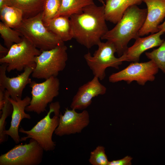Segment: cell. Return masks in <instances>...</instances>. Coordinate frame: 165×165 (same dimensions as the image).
<instances>
[{"label": "cell", "mask_w": 165, "mask_h": 165, "mask_svg": "<svg viewBox=\"0 0 165 165\" xmlns=\"http://www.w3.org/2000/svg\"><path fill=\"white\" fill-rule=\"evenodd\" d=\"M69 18L73 38L88 49L97 45L108 30L104 5H88L83 8L82 13L73 14Z\"/></svg>", "instance_id": "1"}, {"label": "cell", "mask_w": 165, "mask_h": 165, "mask_svg": "<svg viewBox=\"0 0 165 165\" xmlns=\"http://www.w3.org/2000/svg\"><path fill=\"white\" fill-rule=\"evenodd\" d=\"M147 9H141L137 5L129 7L121 19L112 29L108 30L101 38L112 43L118 56H121L132 39L140 37L139 31L146 18Z\"/></svg>", "instance_id": "2"}, {"label": "cell", "mask_w": 165, "mask_h": 165, "mask_svg": "<svg viewBox=\"0 0 165 165\" xmlns=\"http://www.w3.org/2000/svg\"><path fill=\"white\" fill-rule=\"evenodd\" d=\"M14 29L41 51L64 44L45 26L42 19V12L35 16L24 18L19 25Z\"/></svg>", "instance_id": "3"}, {"label": "cell", "mask_w": 165, "mask_h": 165, "mask_svg": "<svg viewBox=\"0 0 165 165\" xmlns=\"http://www.w3.org/2000/svg\"><path fill=\"white\" fill-rule=\"evenodd\" d=\"M58 101L51 102L49 105V110L47 115L29 130L20 128L19 132L27 135L22 137L20 141H25L28 138L35 140L46 151L53 150L56 144L52 140V135L58 126L60 108Z\"/></svg>", "instance_id": "4"}, {"label": "cell", "mask_w": 165, "mask_h": 165, "mask_svg": "<svg viewBox=\"0 0 165 165\" xmlns=\"http://www.w3.org/2000/svg\"><path fill=\"white\" fill-rule=\"evenodd\" d=\"M67 47L64 44L42 51L35 60V67L32 74L34 78L46 79L57 77L64 70L68 59Z\"/></svg>", "instance_id": "5"}, {"label": "cell", "mask_w": 165, "mask_h": 165, "mask_svg": "<svg viewBox=\"0 0 165 165\" xmlns=\"http://www.w3.org/2000/svg\"><path fill=\"white\" fill-rule=\"evenodd\" d=\"M42 51L22 37L20 42L12 45L7 54L0 58V63L7 64L6 71H21L29 67H35V60Z\"/></svg>", "instance_id": "6"}, {"label": "cell", "mask_w": 165, "mask_h": 165, "mask_svg": "<svg viewBox=\"0 0 165 165\" xmlns=\"http://www.w3.org/2000/svg\"><path fill=\"white\" fill-rule=\"evenodd\" d=\"M97 46L98 49L92 56L88 52L84 55V57L94 76L102 80L105 77V71L107 68L111 67L118 69L123 61L121 56L119 58L115 57L116 50L110 42L101 41Z\"/></svg>", "instance_id": "7"}, {"label": "cell", "mask_w": 165, "mask_h": 165, "mask_svg": "<svg viewBox=\"0 0 165 165\" xmlns=\"http://www.w3.org/2000/svg\"><path fill=\"white\" fill-rule=\"evenodd\" d=\"M60 86L59 80L57 77H51L41 83L31 81L30 86L32 98L25 111L38 115L46 111L48 104L59 95Z\"/></svg>", "instance_id": "8"}, {"label": "cell", "mask_w": 165, "mask_h": 165, "mask_svg": "<svg viewBox=\"0 0 165 165\" xmlns=\"http://www.w3.org/2000/svg\"><path fill=\"white\" fill-rule=\"evenodd\" d=\"M44 149L34 139L16 145L0 156V165H38L42 161Z\"/></svg>", "instance_id": "9"}, {"label": "cell", "mask_w": 165, "mask_h": 165, "mask_svg": "<svg viewBox=\"0 0 165 165\" xmlns=\"http://www.w3.org/2000/svg\"><path fill=\"white\" fill-rule=\"evenodd\" d=\"M159 69L151 60L144 62H132L123 69L112 74L109 81L112 83L124 81L128 84L135 81L138 84L144 86L148 81L154 80Z\"/></svg>", "instance_id": "10"}, {"label": "cell", "mask_w": 165, "mask_h": 165, "mask_svg": "<svg viewBox=\"0 0 165 165\" xmlns=\"http://www.w3.org/2000/svg\"><path fill=\"white\" fill-rule=\"evenodd\" d=\"M90 122L89 114L86 110L78 113L74 109L70 110L67 108L63 115L60 113L59 124L54 133L61 137L80 133L88 126Z\"/></svg>", "instance_id": "11"}, {"label": "cell", "mask_w": 165, "mask_h": 165, "mask_svg": "<svg viewBox=\"0 0 165 165\" xmlns=\"http://www.w3.org/2000/svg\"><path fill=\"white\" fill-rule=\"evenodd\" d=\"M7 66V64L5 63L0 66V89L7 90L10 97L16 101L21 99L24 89L27 85L31 82L29 77L35 67H26L20 75L10 78L6 74Z\"/></svg>", "instance_id": "12"}, {"label": "cell", "mask_w": 165, "mask_h": 165, "mask_svg": "<svg viewBox=\"0 0 165 165\" xmlns=\"http://www.w3.org/2000/svg\"><path fill=\"white\" fill-rule=\"evenodd\" d=\"M99 79L94 76L91 80L79 88L72 99L70 105L71 109L84 110L91 104L93 98L106 93V87L100 82Z\"/></svg>", "instance_id": "13"}, {"label": "cell", "mask_w": 165, "mask_h": 165, "mask_svg": "<svg viewBox=\"0 0 165 165\" xmlns=\"http://www.w3.org/2000/svg\"><path fill=\"white\" fill-rule=\"evenodd\" d=\"M143 2L147 7V14L139 31L140 36L158 32V27L165 18V0H143Z\"/></svg>", "instance_id": "14"}, {"label": "cell", "mask_w": 165, "mask_h": 165, "mask_svg": "<svg viewBox=\"0 0 165 165\" xmlns=\"http://www.w3.org/2000/svg\"><path fill=\"white\" fill-rule=\"evenodd\" d=\"M164 33L160 31L147 36L136 38L134 44L128 47L121 56L123 61L138 62L143 53L151 48L159 46L163 43L164 40L161 39L160 36Z\"/></svg>", "instance_id": "15"}, {"label": "cell", "mask_w": 165, "mask_h": 165, "mask_svg": "<svg viewBox=\"0 0 165 165\" xmlns=\"http://www.w3.org/2000/svg\"><path fill=\"white\" fill-rule=\"evenodd\" d=\"M9 100L12 104L13 110L10 126L8 130H6L4 133L9 135L13 140L16 144L20 141L19 134V127L20 123L24 119H30L31 116L29 114L25 112L26 107L30 103L31 98L26 96L23 99L14 100L10 97Z\"/></svg>", "instance_id": "16"}, {"label": "cell", "mask_w": 165, "mask_h": 165, "mask_svg": "<svg viewBox=\"0 0 165 165\" xmlns=\"http://www.w3.org/2000/svg\"><path fill=\"white\" fill-rule=\"evenodd\" d=\"M143 1V0H107L105 5L106 20L116 24L129 7L134 5H140Z\"/></svg>", "instance_id": "17"}, {"label": "cell", "mask_w": 165, "mask_h": 165, "mask_svg": "<svg viewBox=\"0 0 165 165\" xmlns=\"http://www.w3.org/2000/svg\"><path fill=\"white\" fill-rule=\"evenodd\" d=\"M48 29L62 41H67L73 38L69 17L65 16L55 17L44 23Z\"/></svg>", "instance_id": "18"}, {"label": "cell", "mask_w": 165, "mask_h": 165, "mask_svg": "<svg viewBox=\"0 0 165 165\" xmlns=\"http://www.w3.org/2000/svg\"><path fill=\"white\" fill-rule=\"evenodd\" d=\"M10 6L21 9L24 18L32 17L43 11L45 0H9Z\"/></svg>", "instance_id": "19"}, {"label": "cell", "mask_w": 165, "mask_h": 165, "mask_svg": "<svg viewBox=\"0 0 165 165\" xmlns=\"http://www.w3.org/2000/svg\"><path fill=\"white\" fill-rule=\"evenodd\" d=\"M0 9L1 21L12 28L17 27L24 19L22 11L14 6L4 5Z\"/></svg>", "instance_id": "20"}, {"label": "cell", "mask_w": 165, "mask_h": 165, "mask_svg": "<svg viewBox=\"0 0 165 165\" xmlns=\"http://www.w3.org/2000/svg\"><path fill=\"white\" fill-rule=\"evenodd\" d=\"M94 3L93 0H62L59 10L54 17L61 16L70 17L82 13L84 7Z\"/></svg>", "instance_id": "21"}, {"label": "cell", "mask_w": 165, "mask_h": 165, "mask_svg": "<svg viewBox=\"0 0 165 165\" xmlns=\"http://www.w3.org/2000/svg\"><path fill=\"white\" fill-rule=\"evenodd\" d=\"M0 34L5 45L9 49L13 44L19 43L22 40V37L18 31L2 21L0 22Z\"/></svg>", "instance_id": "22"}, {"label": "cell", "mask_w": 165, "mask_h": 165, "mask_svg": "<svg viewBox=\"0 0 165 165\" xmlns=\"http://www.w3.org/2000/svg\"><path fill=\"white\" fill-rule=\"evenodd\" d=\"M10 97L8 92L6 90L5 103L2 110V116L0 119V143L1 144L6 141L7 136L4 132L6 125V119L12 113L13 107L9 98Z\"/></svg>", "instance_id": "23"}, {"label": "cell", "mask_w": 165, "mask_h": 165, "mask_svg": "<svg viewBox=\"0 0 165 165\" xmlns=\"http://www.w3.org/2000/svg\"><path fill=\"white\" fill-rule=\"evenodd\" d=\"M146 57L153 61L159 69L165 73V40L156 49H154L151 52L145 53Z\"/></svg>", "instance_id": "24"}, {"label": "cell", "mask_w": 165, "mask_h": 165, "mask_svg": "<svg viewBox=\"0 0 165 165\" xmlns=\"http://www.w3.org/2000/svg\"><path fill=\"white\" fill-rule=\"evenodd\" d=\"M62 0H45L42 19L44 23L54 18L58 12Z\"/></svg>", "instance_id": "25"}, {"label": "cell", "mask_w": 165, "mask_h": 165, "mask_svg": "<svg viewBox=\"0 0 165 165\" xmlns=\"http://www.w3.org/2000/svg\"><path fill=\"white\" fill-rule=\"evenodd\" d=\"M90 163L92 165H108V161L105 147L98 146L90 152Z\"/></svg>", "instance_id": "26"}, {"label": "cell", "mask_w": 165, "mask_h": 165, "mask_svg": "<svg viewBox=\"0 0 165 165\" xmlns=\"http://www.w3.org/2000/svg\"><path fill=\"white\" fill-rule=\"evenodd\" d=\"M132 158L127 156L122 159L109 161L108 165H130Z\"/></svg>", "instance_id": "27"}, {"label": "cell", "mask_w": 165, "mask_h": 165, "mask_svg": "<svg viewBox=\"0 0 165 165\" xmlns=\"http://www.w3.org/2000/svg\"><path fill=\"white\" fill-rule=\"evenodd\" d=\"M6 90L0 89V110H2L5 103Z\"/></svg>", "instance_id": "28"}, {"label": "cell", "mask_w": 165, "mask_h": 165, "mask_svg": "<svg viewBox=\"0 0 165 165\" xmlns=\"http://www.w3.org/2000/svg\"><path fill=\"white\" fill-rule=\"evenodd\" d=\"M9 49L0 44V58L5 56L8 53Z\"/></svg>", "instance_id": "29"}, {"label": "cell", "mask_w": 165, "mask_h": 165, "mask_svg": "<svg viewBox=\"0 0 165 165\" xmlns=\"http://www.w3.org/2000/svg\"><path fill=\"white\" fill-rule=\"evenodd\" d=\"M159 31H163L165 32V20L163 23L160 24L158 27Z\"/></svg>", "instance_id": "30"}, {"label": "cell", "mask_w": 165, "mask_h": 165, "mask_svg": "<svg viewBox=\"0 0 165 165\" xmlns=\"http://www.w3.org/2000/svg\"><path fill=\"white\" fill-rule=\"evenodd\" d=\"M98 0L100 2L102 3V4L103 5H105V2L103 0Z\"/></svg>", "instance_id": "31"}, {"label": "cell", "mask_w": 165, "mask_h": 165, "mask_svg": "<svg viewBox=\"0 0 165 165\" xmlns=\"http://www.w3.org/2000/svg\"><path fill=\"white\" fill-rule=\"evenodd\" d=\"M104 1H105V2L107 1V0H103Z\"/></svg>", "instance_id": "32"}]
</instances>
